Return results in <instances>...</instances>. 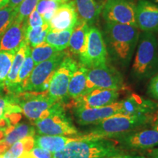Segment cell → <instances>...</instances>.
<instances>
[{
    "instance_id": "obj_1",
    "label": "cell",
    "mask_w": 158,
    "mask_h": 158,
    "mask_svg": "<svg viewBox=\"0 0 158 158\" xmlns=\"http://www.w3.org/2000/svg\"><path fill=\"white\" fill-rule=\"evenodd\" d=\"M102 36L107 52L111 57L125 66L129 64L138 43L139 29L130 25L106 22Z\"/></svg>"
},
{
    "instance_id": "obj_2",
    "label": "cell",
    "mask_w": 158,
    "mask_h": 158,
    "mask_svg": "<svg viewBox=\"0 0 158 158\" xmlns=\"http://www.w3.org/2000/svg\"><path fill=\"white\" fill-rule=\"evenodd\" d=\"M118 141L109 138L78 137L60 152L53 154V158H102L123 153Z\"/></svg>"
},
{
    "instance_id": "obj_3",
    "label": "cell",
    "mask_w": 158,
    "mask_h": 158,
    "mask_svg": "<svg viewBox=\"0 0 158 158\" xmlns=\"http://www.w3.org/2000/svg\"><path fill=\"white\" fill-rule=\"evenodd\" d=\"M155 117L148 116H129L116 114L96 124L85 137L110 138L120 137L155 121Z\"/></svg>"
},
{
    "instance_id": "obj_4",
    "label": "cell",
    "mask_w": 158,
    "mask_h": 158,
    "mask_svg": "<svg viewBox=\"0 0 158 158\" xmlns=\"http://www.w3.org/2000/svg\"><path fill=\"white\" fill-rule=\"evenodd\" d=\"M158 71L157 40L154 32L143 33L138 39V45L132 67L133 76L138 79H146Z\"/></svg>"
},
{
    "instance_id": "obj_5",
    "label": "cell",
    "mask_w": 158,
    "mask_h": 158,
    "mask_svg": "<svg viewBox=\"0 0 158 158\" xmlns=\"http://www.w3.org/2000/svg\"><path fill=\"white\" fill-rule=\"evenodd\" d=\"M36 130L44 135H76L78 130L65 114L61 102H56L46 117L35 122Z\"/></svg>"
},
{
    "instance_id": "obj_6",
    "label": "cell",
    "mask_w": 158,
    "mask_h": 158,
    "mask_svg": "<svg viewBox=\"0 0 158 158\" xmlns=\"http://www.w3.org/2000/svg\"><path fill=\"white\" fill-rule=\"evenodd\" d=\"M44 92H24L13 94L22 113L34 122L46 117L50 114L51 107L56 102Z\"/></svg>"
},
{
    "instance_id": "obj_7",
    "label": "cell",
    "mask_w": 158,
    "mask_h": 158,
    "mask_svg": "<svg viewBox=\"0 0 158 158\" xmlns=\"http://www.w3.org/2000/svg\"><path fill=\"white\" fill-rule=\"evenodd\" d=\"M67 54L64 51H60L52 58L35 65L23 86V92H44L48 90L55 71Z\"/></svg>"
},
{
    "instance_id": "obj_8",
    "label": "cell",
    "mask_w": 158,
    "mask_h": 158,
    "mask_svg": "<svg viewBox=\"0 0 158 158\" xmlns=\"http://www.w3.org/2000/svg\"><path fill=\"white\" fill-rule=\"evenodd\" d=\"M107 54L102 33L98 27L91 26L84 50L79 55L80 64L87 69L105 65L107 64Z\"/></svg>"
},
{
    "instance_id": "obj_9",
    "label": "cell",
    "mask_w": 158,
    "mask_h": 158,
    "mask_svg": "<svg viewBox=\"0 0 158 158\" xmlns=\"http://www.w3.org/2000/svg\"><path fill=\"white\" fill-rule=\"evenodd\" d=\"M78 68V62L67 54L55 71L49 84L47 94L53 100L61 102L68 97L69 82Z\"/></svg>"
},
{
    "instance_id": "obj_10",
    "label": "cell",
    "mask_w": 158,
    "mask_h": 158,
    "mask_svg": "<svg viewBox=\"0 0 158 158\" xmlns=\"http://www.w3.org/2000/svg\"><path fill=\"white\" fill-rule=\"evenodd\" d=\"M106 22L137 27L135 0H107L102 9Z\"/></svg>"
},
{
    "instance_id": "obj_11",
    "label": "cell",
    "mask_w": 158,
    "mask_h": 158,
    "mask_svg": "<svg viewBox=\"0 0 158 158\" xmlns=\"http://www.w3.org/2000/svg\"><path fill=\"white\" fill-rule=\"evenodd\" d=\"M96 88L118 91L124 88L123 78L119 72L107 64L88 69L85 93Z\"/></svg>"
},
{
    "instance_id": "obj_12",
    "label": "cell",
    "mask_w": 158,
    "mask_h": 158,
    "mask_svg": "<svg viewBox=\"0 0 158 158\" xmlns=\"http://www.w3.org/2000/svg\"><path fill=\"white\" fill-rule=\"evenodd\" d=\"M73 114L80 125H96L110 116L121 114V104L117 101L110 106L100 108L75 107Z\"/></svg>"
},
{
    "instance_id": "obj_13",
    "label": "cell",
    "mask_w": 158,
    "mask_h": 158,
    "mask_svg": "<svg viewBox=\"0 0 158 158\" xmlns=\"http://www.w3.org/2000/svg\"><path fill=\"white\" fill-rule=\"evenodd\" d=\"M118 143L124 149L143 150L158 146V129L154 127L133 131L118 138Z\"/></svg>"
},
{
    "instance_id": "obj_14",
    "label": "cell",
    "mask_w": 158,
    "mask_h": 158,
    "mask_svg": "<svg viewBox=\"0 0 158 158\" xmlns=\"http://www.w3.org/2000/svg\"><path fill=\"white\" fill-rule=\"evenodd\" d=\"M121 114L129 116H148L156 117L158 114V102L132 94L119 101Z\"/></svg>"
},
{
    "instance_id": "obj_15",
    "label": "cell",
    "mask_w": 158,
    "mask_h": 158,
    "mask_svg": "<svg viewBox=\"0 0 158 158\" xmlns=\"http://www.w3.org/2000/svg\"><path fill=\"white\" fill-rule=\"evenodd\" d=\"M119 96L118 90L93 89L75 100V107L100 108L117 102Z\"/></svg>"
},
{
    "instance_id": "obj_16",
    "label": "cell",
    "mask_w": 158,
    "mask_h": 158,
    "mask_svg": "<svg viewBox=\"0 0 158 158\" xmlns=\"http://www.w3.org/2000/svg\"><path fill=\"white\" fill-rule=\"evenodd\" d=\"M27 20H20L15 18L13 23L6 29L0 39V51L15 54L25 40Z\"/></svg>"
},
{
    "instance_id": "obj_17",
    "label": "cell",
    "mask_w": 158,
    "mask_h": 158,
    "mask_svg": "<svg viewBox=\"0 0 158 158\" xmlns=\"http://www.w3.org/2000/svg\"><path fill=\"white\" fill-rule=\"evenodd\" d=\"M137 27L143 31H158V5L148 0H138L136 4Z\"/></svg>"
},
{
    "instance_id": "obj_18",
    "label": "cell",
    "mask_w": 158,
    "mask_h": 158,
    "mask_svg": "<svg viewBox=\"0 0 158 158\" xmlns=\"http://www.w3.org/2000/svg\"><path fill=\"white\" fill-rule=\"evenodd\" d=\"M78 13L74 1L62 4L59 7L49 21L51 31H64L72 29L78 21Z\"/></svg>"
},
{
    "instance_id": "obj_19",
    "label": "cell",
    "mask_w": 158,
    "mask_h": 158,
    "mask_svg": "<svg viewBox=\"0 0 158 158\" xmlns=\"http://www.w3.org/2000/svg\"><path fill=\"white\" fill-rule=\"evenodd\" d=\"M5 137L0 141V155L7 151L15 142L28 136H35V127L27 123H18L4 130Z\"/></svg>"
},
{
    "instance_id": "obj_20",
    "label": "cell",
    "mask_w": 158,
    "mask_h": 158,
    "mask_svg": "<svg viewBox=\"0 0 158 158\" xmlns=\"http://www.w3.org/2000/svg\"><path fill=\"white\" fill-rule=\"evenodd\" d=\"M89 29V25L86 21L81 19L78 20L73 30L68 45L70 51L73 54L79 56L82 54L86 45Z\"/></svg>"
},
{
    "instance_id": "obj_21",
    "label": "cell",
    "mask_w": 158,
    "mask_h": 158,
    "mask_svg": "<svg viewBox=\"0 0 158 158\" xmlns=\"http://www.w3.org/2000/svg\"><path fill=\"white\" fill-rule=\"evenodd\" d=\"M29 46L27 41L23 40V42L21 43V46L15 53L14 59H13V63H12L10 70L9 74L7 77L5 81V89L7 90L8 94H13L14 92V89L16 83L18 75L22 66L23 61H24L28 47Z\"/></svg>"
},
{
    "instance_id": "obj_22",
    "label": "cell",
    "mask_w": 158,
    "mask_h": 158,
    "mask_svg": "<svg viewBox=\"0 0 158 158\" xmlns=\"http://www.w3.org/2000/svg\"><path fill=\"white\" fill-rule=\"evenodd\" d=\"M77 138L62 135H37L35 136V147L43 148L54 154L60 152L67 144Z\"/></svg>"
},
{
    "instance_id": "obj_23",
    "label": "cell",
    "mask_w": 158,
    "mask_h": 158,
    "mask_svg": "<svg viewBox=\"0 0 158 158\" xmlns=\"http://www.w3.org/2000/svg\"><path fill=\"white\" fill-rule=\"evenodd\" d=\"M88 69L78 64V68L71 77L68 85V96L76 100L82 96L86 89Z\"/></svg>"
},
{
    "instance_id": "obj_24",
    "label": "cell",
    "mask_w": 158,
    "mask_h": 158,
    "mask_svg": "<svg viewBox=\"0 0 158 158\" xmlns=\"http://www.w3.org/2000/svg\"><path fill=\"white\" fill-rule=\"evenodd\" d=\"M75 4L80 19L92 24L99 13L95 0H76Z\"/></svg>"
},
{
    "instance_id": "obj_25",
    "label": "cell",
    "mask_w": 158,
    "mask_h": 158,
    "mask_svg": "<svg viewBox=\"0 0 158 158\" xmlns=\"http://www.w3.org/2000/svg\"><path fill=\"white\" fill-rule=\"evenodd\" d=\"M35 66L33 59L31 56V47L29 46L27 48V54L23 61V63L21 66L20 71L18 75V78L16 83H15V86L14 89V92L13 94H19L21 92H23V88L28 80L29 76L32 72L33 69Z\"/></svg>"
},
{
    "instance_id": "obj_26",
    "label": "cell",
    "mask_w": 158,
    "mask_h": 158,
    "mask_svg": "<svg viewBox=\"0 0 158 158\" xmlns=\"http://www.w3.org/2000/svg\"><path fill=\"white\" fill-rule=\"evenodd\" d=\"M73 30V29L64 31L50 30L48 31V35H46L45 42L48 43L51 46L56 48L57 51H64L65 48L68 47Z\"/></svg>"
},
{
    "instance_id": "obj_27",
    "label": "cell",
    "mask_w": 158,
    "mask_h": 158,
    "mask_svg": "<svg viewBox=\"0 0 158 158\" xmlns=\"http://www.w3.org/2000/svg\"><path fill=\"white\" fill-rule=\"evenodd\" d=\"M35 147V136H28L15 142L10 148L6 151L2 158H19L24 152H30Z\"/></svg>"
},
{
    "instance_id": "obj_28",
    "label": "cell",
    "mask_w": 158,
    "mask_h": 158,
    "mask_svg": "<svg viewBox=\"0 0 158 158\" xmlns=\"http://www.w3.org/2000/svg\"><path fill=\"white\" fill-rule=\"evenodd\" d=\"M59 52L45 41L34 48H31V56L35 65L52 58Z\"/></svg>"
},
{
    "instance_id": "obj_29",
    "label": "cell",
    "mask_w": 158,
    "mask_h": 158,
    "mask_svg": "<svg viewBox=\"0 0 158 158\" xmlns=\"http://www.w3.org/2000/svg\"><path fill=\"white\" fill-rule=\"evenodd\" d=\"M50 31V27L48 23L36 28H27L26 30L25 40L31 48H34L40 43L44 42L46 35Z\"/></svg>"
},
{
    "instance_id": "obj_30",
    "label": "cell",
    "mask_w": 158,
    "mask_h": 158,
    "mask_svg": "<svg viewBox=\"0 0 158 158\" xmlns=\"http://www.w3.org/2000/svg\"><path fill=\"white\" fill-rule=\"evenodd\" d=\"M15 54L0 51V94L5 89V81L10 70Z\"/></svg>"
},
{
    "instance_id": "obj_31",
    "label": "cell",
    "mask_w": 158,
    "mask_h": 158,
    "mask_svg": "<svg viewBox=\"0 0 158 158\" xmlns=\"http://www.w3.org/2000/svg\"><path fill=\"white\" fill-rule=\"evenodd\" d=\"M59 5V4L51 0H40L36 10L43 17L45 23H48Z\"/></svg>"
},
{
    "instance_id": "obj_32",
    "label": "cell",
    "mask_w": 158,
    "mask_h": 158,
    "mask_svg": "<svg viewBox=\"0 0 158 158\" xmlns=\"http://www.w3.org/2000/svg\"><path fill=\"white\" fill-rule=\"evenodd\" d=\"M18 13V8H13L9 5L0 10V39L6 29L13 23Z\"/></svg>"
},
{
    "instance_id": "obj_33",
    "label": "cell",
    "mask_w": 158,
    "mask_h": 158,
    "mask_svg": "<svg viewBox=\"0 0 158 158\" xmlns=\"http://www.w3.org/2000/svg\"><path fill=\"white\" fill-rule=\"evenodd\" d=\"M40 0H23L18 7L17 19L27 20L31 13L36 8Z\"/></svg>"
},
{
    "instance_id": "obj_34",
    "label": "cell",
    "mask_w": 158,
    "mask_h": 158,
    "mask_svg": "<svg viewBox=\"0 0 158 158\" xmlns=\"http://www.w3.org/2000/svg\"><path fill=\"white\" fill-rule=\"evenodd\" d=\"M27 28H36V27H41L44 24L45 21L43 20V17L37 11L36 8L31 13V14L29 15L27 19Z\"/></svg>"
},
{
    "instance_id": "obj_35",
    "label": "cell",
    "mask_w": 158,
    "mask_h": 158,
    "mask_svg": "<svg viewBox=\"0 0 158 158\" xmlns=\"http://www.w3.org/2000/svg\"><path fill=\"white\" fill-rule=\"evenodd\" d=\"M147 93L152 98L158 100V74H155L150 79Z\"/></svg>"
},
{
    "instance_id": "obj_36",
    "label": "cell",
    "mask_w": 158,
    "mask_h": 158,
    "mask_svg": "<svg viewBox=\"0 0 158 158\" xmlns=\"http://www.w3.org/2000/svg\"><path fill=\"white\" fill-rule=\"evenodd\" d=\"M29 155L32 158H53V153L43 148L34 147L29 152Z\"/></svg>"
},
{
    "instance_id": "obj_37",
    "label": "cell",
    "mask_w": 158,
    "mask_h": 158,
    "mask_svg": "<svg viewBox=\"0 0 158 158\" xmlns=\"http://www.w3.org/2000/svg\"><path fill=\"white\" fill-rule=\"evenodd\" d=\"M102 158H147L143 155H130V154H116V155L107 156Z\"/></svg>"
},
{
    "instance_id": "obj_38",
    "label": "cell",
    "mask_w": 158,
    "mask_h": 158,
    "mask_svg": "<svg viewBox=\"0 0 158 158\" xmlns=\"http://www.w3.org/2000/svg\"><path fill=\"white\" fill-rule=\"evenodd\" d=\"M23 0H9L8 5L10 7H13V8H18L20 4L22 2Z\"/></svg>"
},
{
    "instance_id": "obj_39",
    "label": "cell",
    "mask_w": 158,
    "mask_h": 158,
    "mask_svg": "<svg viewBox=\"0 0 158 158\" xmlns=\"http://www.w3.org/2000/svg\"><path fill=\"white\" fill-rule=\"evenodd\" d=\"M9 3V0H0V10L2 9Z\"/></svg>"
},
{
    "instance_id": "obj_40",
    "label": "cell",
    "mask_w": 158,
    "mask_h": 158,
    "mask_svg": "<svg viewBox=\"0 0 158 158\" xmlns=\"http://www.w3.org/2000/svg\"><path fill=\"white\" fill-rule=\"evenodd\" d=\"M151 158H158V149L152 150Z\"/></svg>"
},
{
    "instance_id": "obj_41",
    "label": "cell",
    "mask_w": 158,
    "mask_h": 158,
    "mask_svg": "<svg viewBox=\"0 0 158 158\" xmlns=\"http://www.w3.org/2000/svg\"><path fill=\"white\" fill-rule=\"evenodd\" d=\"M51 1H54L55 2L59 4V5H62V4L67 3L68 2H70V0H51Z\"/></svg>"
},
{
    "instance_id": "obj_42",
    "label": "cell",
    "mask_w": 158,
    "mask_h": 158,
    "mask_svg": "<svg viewBox=\"0 0 158 158\" xmlns=\"http://www.w3.org/2000/svg\"><path fill=\"white\" fill-rule=\"evenodd\" d=\"M19 158H32L31 157V155H29V152H24L23 154L21 156V157H19Z\"/></svg>"
},
{
    "instance_id": "obj_43",
    "label": "cell",
    "mask_w": 158,
    "mask_h": 158,
    "mask_svg": "<svg viewBox=\"0 0 158 158\" xmlns=\"http://www.w3.org/2000/svg\"><path fill=\"white\" fill-rule=\"evenodd\" d=\"M154 127L158 129V114H157V116H156L155 121H154Z\"/></svg>"
},
{
    "instance_id": "obj_44",
    "label": "cell",
    "mask_w": 158,
    "mask_h": 158,
    "mask_svg": "<svg viewBox=\"0 0 158 158\" xmlns=\"http://www.w3.org/2000/svg\"><path fill=\"white\" fill-rule=\"evenodd\" d=\"M153 1H154V2H155V3H157V5H158V0H153Z\"/></svg>"
},
{
    "instance_id": "obj_45",
    "label": "cell",
    "mask_w": 158,
    "mask_h": 158,
    "mask_svg": "<svg viewBox=\"0 0 158 158\" xmlns=\"http://www.w3.org/2000/svg\"><path fill=\"white\" fill-rule=\"evenodd\" d=\"M0 158H2V155H0Z\"/></svg>"
},
{
    "instance_id": "obj_46",
    "label": "cell",
    "mask_w": 158,
    "mask_h": 158,
    "mask_svg": "<svg viewBox=\"0 0 158 158\" xmlns=\"http://www.w3.org/2000/svg\"><path fill=\"white\" fill-rule=\"evenodd\" d=\"M157 45H158V40H157Z\"/></svg>"
}]
</instances>
